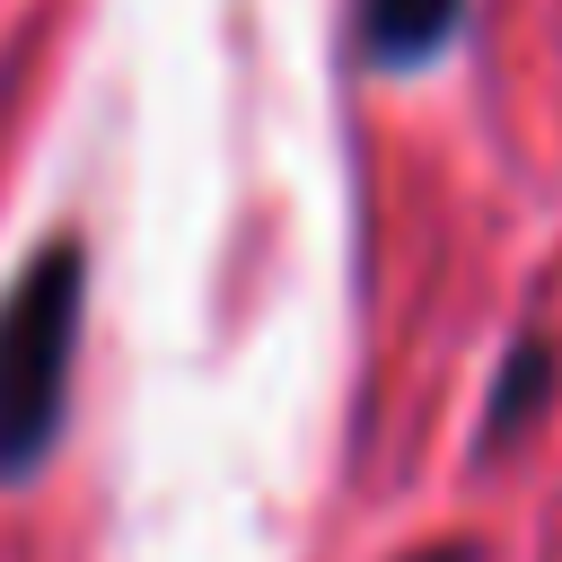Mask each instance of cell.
Returning <instances> with one entry per match:
<instances>
[{
    "mask_svg": "<svg viewBox=\"0 0 562 562\" xmlns=\"http://www.w3.org/2000/svg\"><path fill=\"white\" fill-rule=\"evenodd\" d=\"M79 299H88L79 237H53L0 299V483H26L61 439L70 360H79Z\"/></svg>",
    "mask_w": 562,
    "mask_h": 562,
    "instance_id": "1",
    "label": "cell"
},
{
    "mask_svg": "<svg viewBox=\"0 0 562 562\" xmlns=\"http://www.w3.org/2000/svg\"><path fill=\"white\" fill-rule=\"evenodd\" d=\"M465 0H360V44L378 70H422L457 44Z\"/></svg>",
    "mask_w": 562,
    "mask_h": 562,
    "instance_id": "2",
    "label": "cell"
},
{
    "mask_svg": "<svg viewBox=\"0 0 562 562\" xmlns=\"http://www.w3.org/2000/svg\"><path fill=\"white\" fill-rule=\"evenodd\" d=\"M553 369H562V351H553L544 334H518V342H509V360H501V378H492L483 448H501L509 430H527V422L544 413V395H553Z\"/></svg>",
    "mask_w": 562,
    "mask_h": 562,
    "instance_id": "3",
    "label": "cell"
},
{
    "mask_svg": "<svg viewBox=\"0 0 562 562\" xmlns=\"http://www.w3.org/2000/svg\"><path fill=\"white\" fill-rule=\"evenodd\" d=\"M413 562H483L474 544H430V553H413Z\"/></svg>",
    "mask_w": 562,
    "mask_h": 562,
    "instance_id": "4",
    "label": "cell"
}]
</instances>
